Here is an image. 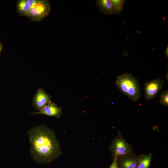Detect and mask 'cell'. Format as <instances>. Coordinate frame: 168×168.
Here are the masks:
<instances>
[{
	"mask_svg": "<svg viewBox=\"0 0 168 168\" xmlns=\"http://www.w3.org/2000/svg\"><path fill=\"white\" fill-rule=\"evenodd\" d=\"M28 133L30 153L35 162L49 164L62 154L55 132L49 127L43 124L38 125L32 128Z\"/></svg>",
	"mask_w": 168,
	"mask_h": 168,
	"instance_id": "6da1fadb",
	"label": "cell"
},
{
	"mask_svg": "<svg viewBox=\"0 0 168 168\" xmlns=\"http://www.w3.org/2000/svg\"><path fill=\"white\" fill-rule=\"evenodd\" d=\"M115 84L122 93L132 101L138 100L141 96L138 80L131 73L127 72L117 76Z\"/></svg>",
	"mask_w": 168,
	"mask_h": 168,
	"instance_id": "7a4b0ae2",
	"label": "cell"
},
{
	"mask_svg": "<svg viewBox=\"0 0 168 168\" xmlns=\"http://www.w3.org/2000/svg\"><path fill=\"white\" fill-rule=\"evenodd\" d=\"M110 148L113 159L119 160L124 156L135 154L132 146L126 141L120 132L112 141Z\"/></svg>",
	"mask_w": 168,
	"mask_h": 168,
	"instance_id": "3957f363",
	"label": "cell"
},
{
	"mask_svg": "<svg viewBox=\"0 0 168 168\" xmlns=\"http://www.w3.org/2000/svg\"><path fill=\"white\" fill-rule=\"evenodd\" d=\"M51 9L49 1L38 0L35 5L30 9L27 17L33 21L39 22L49 14Z\"/></svg>",
	"mask_w": 168,
	"mask_h": 168,
	"instance_id": "277c9868",
	"label": "cell"
},
{
	"mask_svg": "<svg viewBox=\"0 0 168 168\" xmlns=\"http://www.w3.org/2000/svg\"><path fill=\"white\" fill-rule=\"evenodd\" d=\"M164 81L161 78H156L146 82L144 85L145 97L150 100L154 98L163 87Z\"/></svg>",
	"mask_w": 168,
	"mask_h": 168,
	"instance_id": "5b68a950",
	"label": "cell"
},
{
	"mask_svg": "<svg viewBox=\"0 0 168 168\" xmlns=\"http://www.w3.org/2000/svg\"><path fill=\"white\" fill-rule=\"evenodd\" d=\"M51 101L50 96L43 89L39 88L33 97L32 105L36 110H39Z\"/></svg>",
	"mask_w": 168,
	"mask_h": 168,
	"instance_id": "8992f818",
	"label": "cell"
},
{
	"mask_svg": "<svg viewBox=\"0 0 168 168\" xmlns=\"http://www.w3.org/2000/svg\"><path fill=\"white\" fill-rule=\"evenodd\" d=\"M33 114H42L50 117L60 118L62 114V109L55 103L51 101L42 109L35 112Z\"/></svg>",
	"mask_w": 168,
	"mask_h": 168,
	"instance_id": "52a82bcc",
	"label": "cell"
},
{
	"mask_svg": "<svg viewBox=\"0 0 168 168\" xmlns=\"http://www.w3.org/2000/svg\"><path fill=\"white\" fill-rule=\"evenodd\" d=\"M142 155L135 154L123 157L118 161L119 168H137Z\"/></svg>",
	"mask_w": 168,
	"mask_h": 168,
	"instance_id": "ba28073f",
	"label": "cell"
},
{
	"mask_svg": "<svg viewBox=\"0 0 168 168\" xmlns=\"http://www.w3.org/2000/svg\"><path fill=\"white\" fill-rule=\"evenodd\" d=\"M96 2L97 8L102 13L108 15L115 14L111 0H97Z\"/></svg>",
	"mask_w": 168,
	"mask_h": 168,
	"instance_id": "9c48e42d",
	"label": "cell"
},
{
	"mask_svg": "<svg viewBox=\"0 0 168 168\" xmlns=\"http://www.w3.org/2000/svg\"><path fill=\"white\" fill-rule=\"evenodd\" d=\"M16 10L20 16L27 17L30 10L27 0H18L16 5Z\"/></svg>",
	"mask_w": 168,
	"mask_h": 168,
	"instance_id": "30bf717a",
	"label": "cell"
},
{
	"mask_svg": "<svg viewBox=\"0 0 168 168\" xmlns=\"http://www.w3.org/2000/svg\"><path fill=\"white\" fill-rule=\"evenodd\" d=\"M152 157V154L151 153L142 154L137 168H149Z\"/></svg>",
	"mask_w": 168,
	"mask_h": 168,
	"instance_id": "8fae6325",
	"label": "cell"
},
{
	"mask_svg": "<svg viewBox=\"0 0 168 168\" xmlns=\"http://www.w3.org/2000/svg\"><path fill=\"white\" fill-rule=\"evenodd\" d=\"M114 9L115 14H119L122 11L126 0H111Z\"/></svg>",
	"mask_w": 168,
	"mask_h": 168,
	"instance_id": "7c38bea8",
	"label": "cell"
},
{
	"mask_svg": "<svg viewBox=\"0 0 168 168\" xmlns=\"http://www.w3.org/2000/svg\"><path fill=\"white\" fill-rule=\"evenodd\" d=\"M160 102L163 105L168 106V91L166 90L161 94L160 99Z\"/></svg>",
	"mask_w": 168,
	"mask_h": 168,
	"instance_id": "4fadbf2b",
	"label": "cell"
},
{
	"mask_svg": "<svg viewBox=\"0 0 168 168\" xmlns=\"http://www.w3.org/2000/svg\"><path fill=\"white\" fill-rule=\"evenodd\" d=\"M118 160L116 158L113 159V161L109 168H119L118 166Z\"/></svg>",
	"mask_w": 168,
	"mask_h": 168,
	"instance_id": "5bb4252c",
	"label": "cell"
},
{
	"mask_svg": "<svg viewBox=\"0 0 168 168\" xmlns=\"http://www.w3.org/2000/svg\"><path fill=\"white\" fill-rule=\"evenodd\" d=\"M27 1L30 9L35 5L38 0H27Z\"/></svg>",
	"mask_w": 168,
	"mask_h": 168,
	"instance_id": "9a60e30c",
	"label": "cell"
},
{
	"mask_svg": "<svg viewBox=\"0 0 168 168\" xmlns=\"http://www.w3.org/2000/svg\"><path fill=\"white\" fill-rule=\"evenodd\" d=\"M3 49V45L2 42L0 41V54H1Z\"/></svg>",
	"mask_w": 168,
	"mask_h": 168,
	"instance_id": "2e32d148",
	"label": "cell"
},
{
	"mask_svg": "<svg viewBox=\"0 0 168 168\" xmlns=\"http://www.w3.org/2000/svg\"><path fill=\"white\" fill-rule=\"evenodd\" d=\"M165 54L166 57H168V45L167 46L166 48L165 51Z\"/></svg>",
	"mask_w": 168,
	"mask_h": 168,
	"instance_id": "e0dca14e",
	"label": "cell"
}]
</instances>
